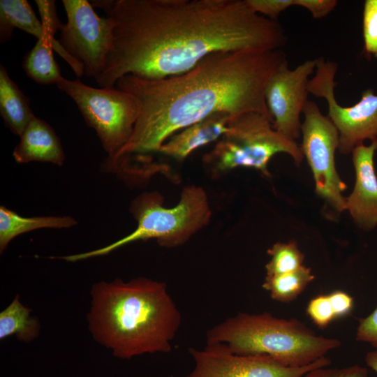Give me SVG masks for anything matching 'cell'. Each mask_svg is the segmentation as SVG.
<instances>
[{"label": "cell", "mask_w": 377, "mask_h": 377, "mask_svg": "<svg viewBox=\"0 0 377 377\" xmlns=\"http://www.w3.org/2000/svg\"><path fill=\"white\" fill-rule=\"evenodd\" d=\"M113 23L114 42L95 80L114 87L128 75L162 79L183 73L220 51L281 50L287 35L278 21L245 0H94Z\"/></svg>", "instance_id": "1"}, {"label": "cell", "mask_w": 377, "mask_h": 377, "mask_svg": "<svg viewBox=\"0 0 377 377\" xmlns=\"http://www.w3.org/2000/svg\"><path fill=\"white\" fill-rule=\"evenodd\" d=\"M286 59L281 50L220 51L174 76L121 77L115 87L135 98L139 114L128 142L109 159L150 156L173 134L218 112H257L272 121L265 87Z\"/></svg>", "instance_id": "2"}, {"label": "cell", "mask_w": 377, "mask_h": 377, "mask_svg": "<svg viewBox=\"0 0 377 377\" xmlns=\"http://www.w3.org/2000/svg\"><path fill=\"white\" fill-rule=\"evenodd\" d=\"M89 330L98 343L124 360L169 353L182 316L165 283L138 277L93 285Z\"/></svg>", "instance_id": "3"}, {"label": "cell", "mask_w": 377, "mask_h": 377, "mask_svg": "<svg viewBox=\"0 0 377 377\" xmlns=\"http://www.w3.org/2000/svg\"><path fill=\"white\" fill-rule=\"evenodd\" d=\"M206 343L226 344L238 355H264L292 367L310 364L341 346L338 339L318 336L296 319L269 313H239L209 329Z\"/></svg>", "instance_id": "4"}, {"label": "cell", "mask_w": 377, "mask_h": 377, "mask_svg": "<svg viewBox=\"0 0 377 377\" xmlns=\"http://www.w3.org/2000/svg\"><path fill=\"white\" fill-rule=\"evenodd\" d=\"M130 212L138 226L127 236L104 247L87 252L54 257L76 262L107 255L131 242L156 239L160 246L173 248L185 244L208 224L212 212L205 190L191 185L184 188L179 202L173 207H163V198L156 191L143 193L131 204Z\"/></svg>", "instance_id": "5"}, {"label": "cell", "mask_w": 377, "mask_h": 377, "mask_svg": "<svg viewBox=\"0 0 377 377\" xmlns=\"http://www.w3.org/2000/svg\"><path fill=\"white\" fill-rule=\"evenodd\" d=\"M279 153L289 155L297 165L304 159L300 145L275 131L269 118L246 112L230 117L226 132L203 161L215 172L244 167L269 177V162Z\"/></svg>", "instance_id": "6"}, {"label": "cell", "mask_w": 377, "mask_h": 377, "mask_svg": "<svg viewBox=\"0 0 377 377\" xmlns=\"http://www.w3.org/2000/svg\"><path fill=\"white\" fill-rule=\"evenodd\" d=\"M57 86L74 101L85 122L95 130L108 158H114L132 135L139 114L135 98L115 86L95 88L79 79L62 77Z\"/></svg>", "instance_id": "7"}, {"label": "cell", "mask_w": 377, "mask_h": 377, "mask_svg": "<svg viewBox=\"0 0 377 377\" xmlns=\"http://www.w3.org/2000/svg\"><path fill=\"white\" fill-rule=\"evenodd\" d=\"M303 114L300 147L311 170L316 193L330 209L341 214L346 211V197L343 193L347 185L341 179L335 164L339 132L314 101H307Z\"/></svg>", "instance_id": "8"}, {"label": "cell", "mask_w": 377, "mask_h": 377, "mask_svg": "<svg viewBox=\"0 0 377 377\" xmlns=\"http://www.w3.org/2000/svg\"><path fill=\"white\" fill-rule=\"evenodd\" d=\"M316 59V73L309 80V92L327 102V116L339 132L338 151L351 154L364 140L377 138V94L367 89L355 104L341 105L334 95L337 64L322 57Z\"/></svg>", "instance_id": "9"}, {"label": "cell", "mask_w": 377, "mask_h": 377, "mask_svg": "<svg viewBox=\"0 0 377 377\" xmlns=\"http://www.w3.org/2000/svg\"><path fill=\"white\" fill-rule=\"evenodd\" d=\"M67 22L59 28V43L95 80L103 71L114 42L113 23L101 17L87 0H62Z\"/></svg>", "instance_id": "10"}, {"label": "cell", "mask_w": 377, "mask_h": 377, "mask_svg": "<svg viewBox=\"0 0 377 377\" xmlns=\"http://www.w3.org/2000/svg\"><path fill=\"white\" fill-rule=\"evenodd\" d=\"M188 352L195 366L186 377H301L330 364L323 357L304 367H288L264 355L234 353L220 343H207L202 349L191 348Z\"/></svg>", "instance_id": "11"}, {"label": "cell", "mask_w": 377, "mask_h": 377, "mask_svg": "<svg viewBox=\"0 0 377 377\" xmlns=\"http://www.w3.org/2000/svg\"><path fill=\"white\" fill-rule=\"evenodd\" d=\"M316 59H309L290 69L286 59L273 72L265 87V100L275 131L296 141L301 136L300 115L309 96L310 76Z\"/></svg>", "instance_id": "12"}, {"label": "cell", "mask_w": 377, "mask_h": 377, "mask_svg": "<svg viewBox=\"0 0 377 377\" xmlns=\"http://www.w3.org/2000/svg\"><path fill=\"white\" fill-rule=\"evenodd\" d=\"M36 3L45 34L37 39L34 47L24 56L22 62L24 72L36 83L57 84L63 77L54 58V50L68 63L78 77H82L84 74L83 65L70 56L54 38V34L61 24L57 15L54 1L36 0Z\"/></svg>", "instance_id": "13"}, {"label": "cell", "mask_w": 377, "mask_h": 377, "mask_svg": "<svg viewBox=\"0 0 377 377\" xmlns=\"http://www.w3.org/2000/svg\"><path fill=\"white\" fill-rule=\"evenodd\" d=\"M376 151L377 138H374L369 145L360 144L351 152L355 180L353 191L346 198V211L357 227L366 231L377 226Z\"/></svg>", "instance_id": "14"}, {"label": "cell", "mask_w": 377, "mask_h": 377, "mask_svg": "<svg viewBox=\"0 0 377 377\" xmlns=\"http://www.w3.org/2000/svg\"><path fill=\"white\" fill-rule=\"evenodd\" d=\"M231 116L225 112L212 114L170 136L158 153L183 161L195 149L222 137Z\"/></svg>", "instance_id": "15"}, {"label": "cell", "mask_w": 377, "mask_h": 377, "mask_svg": "<svg viewBox=\"0 0 377 377\" xmlns=\"http://www.w3.org/2000/svg\"><path fill=\"white\" fill-rule=\"evenodd\" d=\"M13 156L16 162H49L62 165L65 155L53 128L45 121L34 117L20 136Z\"/></svg>", "instance_id": "16"}, {"label": "cell", "mask_w": 377, "mask_h": 377, "mask_svg": "<svg viewBox=\"0 0 377 377\" xmlns=\"http://www.w3.org/2000/svg\"><path fill=\"white\" fill-rule=\"evenodd\" d=\"M0 114L6 126L18 136L36 117L28 98L10 77L2 64L0 65Z\"/></svg>", "instance_id": "17"}, {"label": "cell", "mask_w": 377, "mask_h": 377, "mask_svg": "<svg viewBox=\"0 0 377 377\" xmlns=\"http://www.w3.org/2000/svg\"><path fill=\"white\" fill-rule=\"evenodd\" d=\"M77 223L69 216L23 217L0 207V251L2 253L10 242L17 235L40 228H68Z\"/></svg>", "instance_id": "18"}, {"label": "cell", "mask_w": 377, "mask_h": 377, "mask_svg": "<svg viewBox=\"0 0 377 377\" xmlns=\"http://www.w3.org/2000/svg\"><path fill=\"white\" fill-rule=\"evenodd\" d=\"M20 29L37 39L45 34L42 22L26 0L0 1V42L8 41L14 29Z\"/></svg>", "instance_id": "19"}, {"label": "cell", "mask_w": 377, "mask_h": 377, "mask_svg": "<svg viewBox=\"0 0 377 377\" xmlns=\"http://www.w3.org/2000/svg\"><path fill=\"white\" fill-rule=\"evenodd\" d=\"M31 309L24 306L16 295L12 302L0 313V339L15 335L19 341L31 342L38 337L40 324L31 315Z\"/></svg>", "instance_id": "20"}, {"label": "cell", "mask_w": 377, "mask_h": 377, "mask_svg": "<svg viewBox=\"0 0 377 377\" xmlns=\"http://www.w3.org/2000/svg\"><path fill=\"white\" fill-rule=\"evenodd\" d=\"M314 277L311 268L302 265L291 272L265 276L263 288L269 293L273 300L289 302L295 300Z\"/></svg>", "instance_id": "21"}, {"label": "cell", "mask_w": 377, "mask_h": 377, "mask_svg": "<svg viewBox=\"0 0 377 377\" xmlns=\"http://www.w3.org/2000/svg\"><path fill=\"white\" fill-rule=\"evenodd\" d=\"M270 260L266 264V276H274L295 271L303 265L304 256L295 241L276 242L268 250Z\"/></svg>", "instance_id": "22"}, {"label": "cell", "mask_w": 377, "mask_h": 377, "mask_svg": "<svg viewBox=\"0 0 377 377\" xmlns=\"http://www.w3.org/2000/svg\"><path fill=\"white\" fill-rule=\"evenodd\" d=\"M362 30L364 52L377 58V0L364 1Z\"/></svg>", "instance_id": "23"}, {"label": "cell", "mask_w": 377, "mask_h": 377, "mask_svg": "<svg viewBox=\"0 0 377 377\" xmlns=\"http://www.w3.org/2000/svg\"><path fill=\"white\" fill-rule=\"evenodd\" d=\"M306 313L315 325L320 328L327 327L336 318L328 295H318L310 300Z\"/></svg>", "instance_id": "24"}, {"label": "cell", "mask_w": 377, "mask_h": 377, "mask_svg": "<svg viewBox=\"0 0 377 377\" xmlns=\"http://www.w3.org/2000/svg\"><path fill=\"white\" fill-rule=\"evenodd\" d=\"M255 13L269 20L278 21L280 14L294 6V0H245Z\"/></svg>", "instance_id": "25"}, {"label": "cell", "mask_w": 377, "mask_h": 377, "mask_svg": "<svg viewBox=\"0 0 377 377\" xmlns=\"http://www.w3.org/2000/svg\"><path fill=\"white\" fill-rule=\"evenodd\" d=\"M301 377H368V370L357 364L343 368L324 367L313 369Z\"/></svg>", "instance_id": "26"}, {"label": "cell", "mask_w": 377, "mask_h": 377, "mask_svg": "<svg viewBox=\"0 0 377 377\" xmlns=\"http://www.w3.org/2000/svg\"><path fill=\"white\" fill-rule=\"evenodd\" d=\"M356 339L369 343L377 350V306L368 316L360 320Z\"/></svg>", "instance_id": "27"}, {"label": "cell", "mask_w": 377, "mask_h": 377, "mask_svg": "<svg viewBox=\"0 0 377 377\" xmlns=\"http://www.w3.org/2000/svg\"><path fill=\"white\" fill-rule=\"evenodd\" d=\"M338 1L336 0H294V6L309 10L314 19H320L334 10Z\"/></svg>", "instance_id": "28"}, {"label": "cell", "mask_w": 377, "mask_h": 377, "mask_svg": "<svg viewBox=\"0 0 377 377\" xmlns=\"http://www.w3.org/2000/svg\"><path fill=\"white\" fill-rule=\"evenodd\" d=\"M329 297L337 318L346 316L353 306V299L345 292L336 290L329 294Z\"/></svg>", "instance_id": "29"}, {"label": "cell", "mask_w": 377, "mask_h": 377, "mask_svg": "<svg viewBox=\"0 0 377 377\" xmlns=\"http://www.w3.org/2000/svg\"><path fill=\"white\" fill-rule=\"evenodd\" d=\"M365 360L367 364L377 374V350L369 352Z\"/></svg>", "instance_id": "30"}]
</instances>
